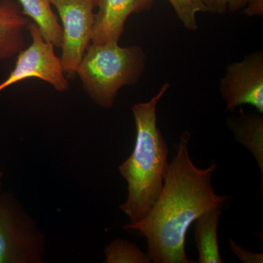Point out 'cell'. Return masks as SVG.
Listing matches in <instances>:
<instances>
[{"mask_svg":"<svg viewBox=\"0 0 263 263\" xmlns=\"http://www.w3.org/2000/svg\"><path fill=\"white\" fill-rule=\"evenodd\" d=\"M43 242L13 197L0 193V263L41 262Z\"/></svg>","mask_w":263,"mask_h":263,"instance_id":"obj_4","label":"cell"},{"mask_svg":"<svg viewBox=\"0 0 263 263\" xmlns=\"http://www.w3.org/2000/svg\"><path fill=\"white\" fill-rule=\"evenodd\" d=\"M170 84L165 83L146 103L133 105L136 142L130 156L119 167L127 183L128 196L120 205L130 223L148 214L162 191L168 168V148L157 127V108Z\"/></svg>","mask_w":263,"mask_h":263,"instance_id":"obj_2","label":"cell"},{"mask_svg":"<svg viewBox=\"0 0 263 263\" xmlns=\"http://www.w3.org/2000/svg\"><path fill=\"white\" fill-rule=\"evenodd\" d=\"M28 29L32 43L28 48L19 52L14 69L0 83V91L28 79H41L58 91H66L68 89V81L61 59L55 53L54 46L43 38L35 24H29Z\"/></svg>","mask_w":263,"mask_h":263,"instance_id":"obj_6","label":"cell"},{"mask_svg":"<svg viewBox=\"0 0 263 263\" xmlns=\"http://www.w3.org/2000/svg\"><path fill=\"white\" fill-rule=\"evenodd\" d=\"M3 173L0 171V193H1L2 180H3Z\"/></svg>","mask_w":263,"mask_h":263,"instance_id":"obj_18","label":"cell"},{"mask_svg":"<svg viewBox=\"0 0 263 263\" xmlns=\"http://www.w3.org/2000/svg\"><path fill=\"white\" fill-rule=\"evenodd\" d=\"M146 57L140 46L91 43L77 69L85 91L105 108L113 107L119 90L136 83L144 72Z\"/></svg>","mask_w":263,"mask_h":263,"instance_id":"obj_3","label":"cell"},{"mask_svg":"<svg viewBox=\"0 0 263 263\" xmlns=\"http://www.w3.org/2000/svg\"><path fill=\"white\" fill-rule=\"evenodd\" d=\"M155 0H95L91 43H118L129 15L150 10Z\"/></svg>","mask_w":263,"mask_h":263,"instance_id":"obj_8","label":"cell"},{"mask_svg":"<svg viewBox=\"0 0 263 263\" xmlns=\"http://www.w3.org/2000/svg\"><path fill=\"white\" fill-rule=\"evenodd\" d=\"M62 21L61 59L66 77L76 75L81 59L91 43L95 0H50Z\"/></svg>","mask_w":263,"mask_h":263,"instance_id":"obj_5","label":"cell"},{"mask_svg":"<svg viewBox=\"0 0 263 263\" xmlns=\"http://www.w3.org/2000/svg\"><path fill=\"white\" fill-rule=\"evenodd\" d=\"M222 207L211 209L199 216L195 228L198 259L197 263H224L218 245V224Z\"/></svg>","mask_w":263,"mask_h":263,"instance_id":"obj_11","label":"cell"},{"mask_svg":"<svg viewBox=\"0 0 263 263\" xmlns=\"http://www.w3.org/2000/svg\"><path fill=\"white\" fill-rule=\"evenodd\" d=\"M185 28L196 31V15L198 13H207L206 7L202 0H168Z\"/></svg>","mask_w":263,"mask_h":263,"instance_id":"obj_14","label":"cell"},{"mask_svg":"<svg viewBox=\"0 0 263 263\" xmlns=\"http://www.w3.org/2000/svg\"><path fill=\"white\" fill-rule=\"evenodd\" d=\"M260 114H245L240 108V116L230 117L228 124L238 143L250 151L261 171V190L263 183V119Z\"/></svg>","mask_w":263,"mask_h":263,"instance_id":"obj_10","label":"cell"},{"mask_svg":"<svg viewBox=\"0 0 263 263\" xmlns=\"http://www.w3.org/2000/svg\"><path fill=\"white\" fill-rule=\"evenodd\" d=\"M208 12L215 14H224L228 10L236 12L243 9L249 0H202Z\"/></svg>","mask_w":263,"mask_h":263,"instance_id":"obj_15","label":"cell"},{"mask_svg":"<svg viewBox=\"0 0 263 263\" xmlns=\"http://www.w3.org/2000/svg\"><path fill=\"white\" fill-rule=\"evenodd\" d=\"M28 21L11 0L0 3V61L14 56L23 49L24 29Z\"/></svg>","mask_w":263,"mask_h":263,"instance_id":"obj_9","label":"cell"},{"mask_svg":"<svg viewBox=\"0 0 263 263\" xmlns=\"http://www.w3.org/2000/svg\"><path fill=\"white\" fill-rule=\"evenodd\" d=\"M245 13L249 16H262L263 0H249L245 8Z\"/></svg>","mask_w":263,"mask_h":263,"instance_id":"obj_17","label":"cell"},{"mask_svg":"<svg viewBox=\"0 0 263 263\" xmlns=\"http://www.w3.org/2000/svg\"><path fill=\"white\" fill-rule=\"evenodd\" d=\"M230 249L238 259L243 263H262L263 254L254 253L247 250L243 247H240L235 243L233 239L229 240Z\"/></svg>","mask_w":263,"mask_h":263,"instance_id":"obj_16","label":"cell"},{"mask_svg":"<svg viewBox=\"0 0 263 263\" xmlns=\"http://www.w3.org/2000/svg\"><path fill=\"white\" fill-rule=\"evenodd\" d=\"M190 139V133L183 132L150 212L141 221L124 227L146 238L148 255L155 263L195 262L185 251L189 228L203 213L224 207L228 199L216 195L211 183L215 162L205 169L194 164L189 152Z\"/></svg>","mask_w":263,"mask_h":263,"instance_id":"obj_1","label":"cell"},{"mask_svg":"<svg viewBox=\"0 0 263 263\" xmlns=\"http://www.w3.org/2000/svg\"><path fill=\"white\" fill-rule=\"evenodd\" d=\"M219 90L226 109L250 105L263 114V53L254 52L228 66L220 79Z\"/></svg>","mask_w":263,"mask_h":263,"instance_id":"obj_7","label":"cell"},{"mask_svg":"<svg viewBox=\"0 0 263 263\" xmlns=\"http://www.w3.org/2000/svg\"><path fill=\"white\" fill-rule=\"evenodd\" d=\"M108 263H150L152 259L136 245L127 240H114L105 249Z\"/></svg>","mask_w":263,"mask_h":263,"instance_id":"obj_13","label":"cell"},{"mask_svg":"<svg viewBox=\"0 0 263 263\" xmlns=\"http://www.w3.org/2000/svg\"><path fill=\"white\" fill-rule=\"evenodd\" d=\"M22 14L30 17L37 26L43 38L54 47L61 48L62 28L51 8L50 0H18Z\"/></svg>","mask_w":263,"mask_h":263,"instance_id":"obj_12","label":"cell"}]
</instances>
